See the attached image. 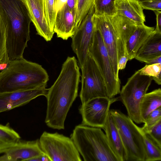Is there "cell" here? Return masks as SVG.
I'll use <instances>...</instances> for the list:
<instances>
[{"label":"cell","mask_w":161,"mask_h":161,"mask_svg":"<svg viewBox=\"0 0 161 161\" xmlns=\"http://www.w3.org/2000/svg\"><path fill=\"white\" fill-rule=\"evenodd\" d=\"M6 30L5 25L0 15V66L9 62L6 48Z\"/></svg>","instance_id":"cell-26"},{"label":"cell","mask_w":161,"mask_h":161,"mask_svg":"<svg viewBox=\"0 0 161 161\" xmlns=\"http://www.w3.org/2000/svg\"><path fill=\"white\" fill-rule=\"evenodd\" d=\"M140 74L151 77L158 85L161 84V64H146L139 70Z\"/></svg>","instance_id":"cell-27"},{"label":"cell","mask_w":161,"mask_h":161,"mask_svg":"<svg viewBox=\"0 0 161 161\" xmlns=\"http://www.w3.org/2000/svg\"><path fill=\"white\" fill-rule=\"evenodd\" d=\"M156 15V25L154 30L161 33V11H154Z\"/></svg>","instance_id":"cell-33"},{"label":"cell","mask_w":161,"mask_h":161,"mask_svg":"<svg viewBox=\"0 0 161 161\" xmlns=\"http://www.w3.org/2000/svg\"><path fill=\"white\" fill-rule=\"evenodd\" d=\"M70 137L85 161H118L101 128L81 124L75 127Z\"/></svg>","instance_id":"cell-4"},{"label":"cell","mask_w":161,"mask_h":161,"mask_svg":"<svg viewBox=\"0 0 161 161\" xmlns=\"http://www.w3.org/2000/svg\"><path fill=\"white\" fill-rule=\"evenodd\" d=\"M161 120V107H160L150 113L146 118L143 126L141 127L143 132H148L158 121Z\"/></svg>","instance_id":"cell-30"},{"label":"cell","mask_w":161,"mask_h":161,"mask_svg":"<svg viewBox=\"0 0 161 161\" xmlns=\"http://www.w3.org/2000/svg\"><path fill=\"white\" fill-rule=\"evenodd\" d=\"M160 56H161V33L154 30L139 48L135 58L146 63Z\"/></svg>","instance_id":"cell-18"},{"label":"cell","mask_w":161,"mask_h":161,"mask_svg":"<svg viewBox=\"0 0 161 161\" xmlns=\"http://www.w3.org/2000/svg\"><path fill=\"white\" fill-rule=\"evenodd\" d=\"M75 16L76 11L69 8L66 3L57 12L53 31L58 37L67 40L72 37L77 28Z\"/></svg>","instance_id":"cell-16"},{"label":"cell","mask_w":161,"mask_h":161,"mask_svg":"<svg viewBox=\"0 0 161 161\" xmlns=\"http://www.w3.org/2000/svg\"><path fill=\"white\" fill-rule=\"evenodd\" d=\"M109 112L120 136L126 161H145V146L141 127L119 110L111 109Z\"/></svg>","instance_id":"cell-5"},{"label":"cell","mask_w":161,"mask_h":161,"mask_svg":"<svg viewBox=\"0 0 161 161\" xmlns=\"http://www.w3.org/2000/svg\"><path fill=\"white\" fill-rule=\"evenodd\" d=\"M103 130L109 146L118 161H125L126 154L122 142L109 112Z\"/></svg>","instance_id":"cell-19"},{"label":"cell","mask_w":161,"mask_h":161,"mask_svg":"<svg viewBox=\"0 0 161 161\" xmlns=\"http://www.w3.org/2000/svg\"><path fill=\"white\" fill-rule=\"evenodd\" d=\"M139 2L143 9L153 11L161 10V0H140Z\"/></svg>","instance_id":"cell-31"},{"label":"cell","mask_w":161,"mask_h":161,"mask_svg":"<svg viewBox=\"0 0 161 161\" xmlns=\"http://www.w3.org/2000/svg\"><path fill=\"white\" fill-rule=\"evenodd\" d=\"M93 21L95 28L99 31L107 50L116 79L120 81L118 62L120 57L125 54L121 51L110 17L105 15H98L94 14Z\"/></svg>","instance_id":"cell-10"},{"label":"cell","mask_w":161,"mask_h":161,"mask_svg":"<svg viewBox=\"0 0 161 161\" xmlns=\"http://www.w3.org/2000/svg\"><path fill=\"white\" fill-rule=\"evenodd\" d=\"M95 13L94 4L77 28L71 37V47L77 57L79 67H82L89 54L92 42L95 27L93 16Z\"/></svg>","instance_id":"cell-12"},{"label":"cell","mask_w":161,"mask_h":161,"mask_svg":"<svg viewBox=\"0 0 161 161\" xmlns=\"http://www.w3.org/2000/svg\"><path fill=\"white\" fill-rule=\"evenodd\" d=\"M47 20L49 27L53 32L56 14V0H42Z\"/></svg>","instance_id":"cell-29"},{"label":"cell","mask_w":161,"mask_h":161,"mask_svg":"<svg viewBox=\"0 0 161 161\" xmlns=\"http://www.w3.org/2000/svg\"><path fill=\"white\" fill-rule=\"evenodd\" d=\"M119 99V97H98L81 104L79 110L82 124L104 129L111 105Z\"/></svg>","instance_id":"cell-11"},{"label":"cell","mask_w":161,"mask_h":161,"mask_svg":"<svg viewBox=\"0 0 161 161\" xmlns=\"http://www.w3.org/2000/svg\"><path fill=\"white\" fill-rule=\"evenodd\" d=\"M142 133L145 148V161H160L161 145L157 143L147 133Z\"/></svg>","instance_id":"cell-24"},{"label":"cell","mask_w":161,"mask_h":161,"mask_svg":"<svg viewBox=\"0 0 161 161\" xmlns=\"http://www.w3.org/2000/svg\"><path fill=\"white\" fill-rule=\"evenodd\" d=\"M154 29V27L144 24L137 25L125 44L126 55L129 60L135 58L139 48Z\"/></svg>","instance_id":"cell-21"},{"label":"cell","mask_w":161,"mask_h":161,"mask_svg":"<svg viewBox=\"0 0 161 161\" xmlns=\"http://www.w3.org/2000/svg\"><path fill=\"white\" fill-rule=\"evenodd\" d=\"M129 59L125 55L122 56L119 58L118 62V69L119 70L124 69Z\"/></svg>","instance_id":"cell-34"},{"label":"cell","mask_w":161,"mask_h":161,"mask_svg":"<svg viewBox=\"0 0 161 161\" xmlns=\"http://www.w3.org/2000/svg\"><path fill=\"white\" fill-rule=\"evenodd\" d=\"M40 147L50 161H81L70 138L57 132L44 131L39 139Z\"/></svg>","instance_id":"cell-7"},{"label":"cell","mask_w":161,"mask_h":161,"mask_svg":"<svg viewBox=\"0 0 161 161\" xmlns=\"http://www.w3.org/2000/svg\"><path fill=\"white\" fill-rule=\"evenodd\" d=\"M109 17L122 51L126 55V42L136 29L137 25L130 19L117 14Z\"/></svg>","instance_id":"cell-20"},{"label":"cell","mask_w":161,"mask_h":161,"mask_svg":"<svg viewBox=\"0 0 161 161\" xmlns=\"http://www.w3.org/2000/svg\"><path fill=\"white\" fill-rule=\"evenodd\" d=\"M46 87L0 93V113L25 105L38 96H46Z\"/></svg>","instance_id":"cell-13"},{"label":"cell","mask_w":161,"mask_h":161,"mask_svg":"<svg viewBox=\"0 0 161 161\" xmlns=\"http://www.w3.org/2000/svg\"><path fill=\"white\" fill-rule=\"evenodd\" d=\"M28 11L37 34L47 42L51 41L54 32L48 24L42 0H22Z\"/></svg>","instance_id":"cell-15"},{"label":"cell","mask_w":161,"mask_h":161,"mask_svg":"<svg viewBox=\"0 0 161 161\" xmlns=\"http://www.w3.org/2000/svg\"><path fill=\"white\" fill-rule=\"evenodd\" d=\"M21 137L19 134L10 126L0 124V154L5 153L15 145Z\"/></svg>","instance_id":"cell-23"},{"label":"cell","mask_w":161,"mask_h":161,"mask_svg":"<svg viewBox=\"0 0 161 161\" xmlns=\"http://www.w3.org/2000/svg\"><path fill=\"white\" fill-rule=\"evenodd\" d=\"M138 0V1H139V0Z\"/></svg>","instance_id":"cell-39"},{"label":"cell","mask_w":161,"mask_h":161,"mask_svg":"<svg viewBox=\"0 0 161 161\" xmlns=\"http://www.w3.org/2000/svg\"><path fill=\"white\" fill-rule=\"evenodd\" d=\"M152 80L151 77L141 75L138 70L128 79L120 90L119 98L126 108L128 116L137 124L142 123L140 104Z\"/></svg>","instance_id":"cell-6"},{"label":"cell","mask_w":161,"mask_h":161,"mask_svg":"<svg viewBox=\"0 0 161 161\" xmlns=\"http://www.w3.org/2000/svg\"><path fill=\"white\" fill-rule=\"evenodd\" d=\"M77 0H67L66 4L70 9L76 11L77 6Z\"/></svg>","instance_id":"cell-35"},{"label":"cell","mask_w":161,"mask_h":161,"mask_svg":"<svg viewBox=\"0 0 161 161\" xmlns=\"http://www.w3.org/2000/svg\"><path fill=\"white\" fill-rule=\"evenodd\" d=\"M94 1L77 0L75 16V21L77 27L94 4Z\"/></svg>","instance_id":"cell-28"},{"label":"cell","mask_w":161,"mask_h":161,"mask_svg":"<svg viewBox=\"0 0 161 161\" xmlns=\"http://www.w3.org/2000/svg\"><path fill=\"white\" fill-rule=\"evenodd\" d=\"M115 0H95L94 14L98 15H106L113 16L117 14L115 6Z\"/></svg>","instance_id":"cell-25"},{"label":"cell","mask_w":161,"mask_h":161,"mask_svg":"<svg viewBox=\"0 0 161 161\" xmlns=\"http://www.w3.org/2000/svg\"><path fill=\"white\" fill-rule=\"evenodd\" d=\"M81 104L98 97H108L103 77L93 58L89 53L81 69Z\"/></svg>","instance_id":"cell-9"},{"label":"cell","mask_w":161,"mask_h":161,"mask_svg":"<svg viewBox=\"0 0 161 161\" xmlns=\"http://www.w3.org/2000/svg\"><path fill=\"white\" fill-rule=\"evenodd\" d=\"M161 107V89H155L146 93L143 97L139 106V112L142 123L148 115L157 108Z\"/></svg>","instance_id":"cell-22"},{"label":"cell","mask_w":161,"mask_h":161,"mask_svg":"<svg viewBox=\"0 0 161 161\" xmlns=\"http://www.w3.org/2000/svg\"><path fill=\"white\" fill-rule=\"evenodd\" d=\"M45 154L42 150L39 139L31 141L19 140L0 156V161H28Z\"/></svg>","instance_id":"cell-14"},{"label":"cell","mask_w":161,"mask_h":161,"mask_svg":"<svg viewBox=\"0 0 161 161\" xmlns=\"http://www.w3.org/2000/svg\"><path fill=\"white\" fill-rule=\"evenodd\" d=\"M47 71L23 58L10 61L0 72V93L47 87Z\"/></svg>","instance_id":"cell-3"},{"label":"cell","mask_w":161,"mask_h":161,"mask_svg":"<svg viewBox=\"0 0 161 161\" xmlns=\"http://www.w3.org/2000/svg\"><path fill=\"white\" fill-rule=\"evenodd\" d=\"M50 161L48 157L46 155H41L31 159L29 161Z\"/></svg>","instance_id":"cell-37"},{"label":"cell","mask_w":161,"mask_h":161,"mask_svg":"<svg viewBox=\"0 0 161 161\" xmlns=\"http://www.w3.org/2000/svg\"><path fill=\"white\" fill-rule=\"evenodd\" d=\"M0 15L6 30V48L9 61L23 58L30 39L31 22L22 0H0Z\"/></svg>","instance_id":"cell-2"},{"label":"cell","mask_w":161,"mask_h":161,"mask_svg":"<svg viewBox=\"0 0 161 161\" xmlns=\"http://www.w3.org/2000/svg\"><path fill=\"white\" fill-rule=\"evenodd\" d=\"M89 53L95 60L103 77L108 97H114L120 92V82L116 79L101 35L99 31L95 28Z\"/></svg>","instance_id":"cell-8"},{"label":"cell","mask_w":161,"mask_h":161,"mask_svg":"<svg viewBox=\"0 0 161 161\" xmlns=\"http://www.w3.org/2000/svg\"><path fill=\"white\" fill-rule=\"evenodd\" d=\"M117 14L125 17L136 25L144 24L145 16L143 9L138 0H115Z\"/></svg>","instance_id":"cell-17"},{"label":"cell","mask_w":161,"mask_h":161,"mask_svg":"<svg viewBox=\"0 0 161 161\" xmlns=\"http://www.w3.org/2000/svg\"><path fill=\"white\" fill-rule=\"evenodd\" d=\"M146 64H161V56L154 58L148 61Z\"/></svg>","instance_id":"cell-38"},{"label":"cell","mask_w":161,"mask_h":161,"mask_svg":"<svg viewBox=\"0 0 161 161\" xmlns=\"http://www.w3.org/2000/svg\"><path fill=\"white\" fill-rule=\"evenodd\" d=\"M145 133H147L157 143L161 145V120L148 132Z\"/></svg>","instance_id":"cell-32"},{"label":"cell","mask_w":161,"mask_h":161,"mask_svg":"<svg viewBox=\"0 0 161 161\" xmlns=\"http://www.w3.org/2000/svg\"><path fill=\"white\" fill-rule=\"evenodd\" d=\"M80 76L79 67L74 56L68 57L60 74L45 96L47 108L45 123L50 128L64 129L67 114L78 96Z\"/></svg>","instance_id":"cell-1"},{"label":"cell","mask_w":161,"mask_h":161,"mask_svg":"<svg viewBox=\"0 0 161 161\" xmlns=\"http://www.w3.org/2000/svg\"><path fill=\"white\" fill-rule=\"evenodd\" d=\"M67 0H56L55 8L57 12L66 3Z\"/></svg>","instance_id":"cell-36"}]
</instances>
